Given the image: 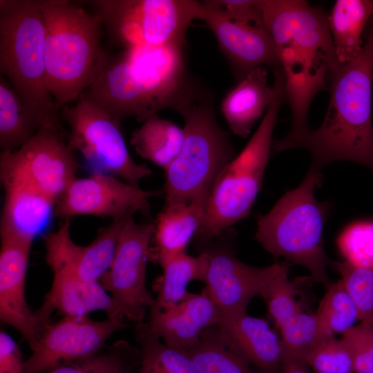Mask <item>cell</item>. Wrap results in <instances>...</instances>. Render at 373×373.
Returning <instances> with one entry per match:
<instances>
[{"label":"cell","mask_w":373,"mask_h":373,"mask_svg":"<svg viewBox=\"0 0 373 373\" xmlns=\"http://www.w3.org/2000/svg\"><path fill=\"white\" fill-rule=\"evenodd\" d=\"M265 28L271 35L285 78L291 124L284 137L273 141L277 152L289 150L311 128L307 119L316 95L327 90L340 65L322 8L303 0H262Z\"/></svg>","instance_id":"cell-1"},{"label":"cell","mask_w":373,"mask_h":373,"mask_svg":"<svg viewBox=\"0 0 373 373\" xmlns=\"http://www.w3.org/2000/svg\"><path fill=\"white\" fill-rule=\"evenodd\" d=\"M178 46H137L117 55L102 50L84 97L108 111L120 126L133 117L144 122L164 108L174 110L202 86L190 75Z\"/></svg>","instance_id":"cell-2"},{"label":"cell","mask_w":373,"mask_h":373,"mask_svg":"<svg viewBox=\"0 0 373 373\" xmlns=\"http://www.w3.org/2000/svg\"><path fill=\"white\" fill-rule=\"evenodd\" d=\"M358 55L332 73L327 111L321 126L310 128L290 149L312 155L309 168L318 171L336 161H349L373 171V19Z\"/></svg>","instance_id":"cell-3"},{"label":"cell","mask_w":373,"mask_h":373,"mask_svg":"<svg viewBox=\"0 0 373 373\" xmlns=\"http://www.w3.org/2000/svg\"><path fill=\"white\" fill-rule=\"evenodd\" d=\"M45 23L39 0L0 1V70L39 129L59 126L46 87Z\"/></svg>","instance_id":"cell-4"},{"label":"cell","mask_w":373,"mask_h":373,"mask_svg":"<svg viewBox=\"0 0 373 373\" xmlns=\"http://www.w3.org/2000/svg\"><path fill=\"white\" fill-rule=\"evenodd\" d=\"M45 23L46 87L62 108L94 77L102 49L99 17L66 0H39Z\"/></svg>","instance_id":"cell-5"},{"label":"cell","mask_w":373,"mask_h":373,"mask_svg":"<svg viewBox=\"0 0 373 373\" xmlns=\"http://www.w3.org/2000/svg\"><path fill=\"white\" fill-rule=\"evenodd\" d=\"M322 178V172L309 168L296 188L259 218L255 239L274 257L305 267L314 281L327 287V267L332 260L324 250L323 230L329 206L314 195Z\"/></svg>","instance_id":"cell-6"},{"label":"cell","mask_w":373,"mask_h":373,"mask_svg":"<svg viewBox=\"0 0 373 373\" xmlns=\"http://www.w3.org/2000/svg\"><path fill=\"white\" fill-rule=\"evenodd\" d=\"M183 117L182 149L164 171L165 205L208 197L223 168L236 155L230 135L218 122L212 95L204 88L175 109Z\"/></svg>","instance_id":"cell-7"},{"label":"cell","mask_w":373,"mask_h":373,"mask_svg":"<svg viewBox=\"0 0 373 373\" xmlns=\"http://www.w3.org/2000/svg\"><path fill=\"white\" fill-rule=\"evenodd\" d=\"M274 97L258 128L243 149L223 168L207 200L202 225L195 236L210 240L245 218L262 186L279 111L286 99L280 70L274 73Z\"/></svg>","instance_id":"cell-8"},{"label":"cell","mask_w":373,"mask_h":373,"mask_svg":"<svg viewBox=\"0 0 373 373\" xmlns=\"http://www.w3.org/2000/svg\"><path fill=\"white\" fill-rule=\"evenodd\" d=\"M90 5L113 39L123 48L137 46L186 47V32L203 19L202 1L193 0H93Z\"/></svg>","instance_id":"cell-9"},{"label":"cell","mask_w":373,"mask_h":373,"mask_svg":"<svg viewBox=\"0 0 373 373\" xmlns=\"http://www.w3.org/2000/svg\"><path fill=\"white\" fill-rule=\"evenodd\" d=\"M61 115L70 127L69 147L82 153L93 172L115 175L134 186L151 174L149 167L133 160L120 126L111 114L82 93L75 105L61 108Z\"/></svg>","instance_id":"cell-10"},{"label":"cell","mask_w":373,"mask_h":373,"mask_svg":"<svg viewBox=\"0 0 373 373\" xmlns=\"http://www.w3.org/2000/svg\"><path fill=\"white\" fill-rule=\"evenodd\" d=\"M154 224L126 219L110 268L99 280L111 296L120 321L143 322L155 298L146 287V271Z\"/></svg>","instance_id":"cell-11"},{"label":"cell","mask_w":373,"mask_h":373,"mask_svg":"<svg viewBox=\"0 0 373 373\" xmlns=\"http://www.w3.org/2000/svg\"><path fill=\"white\" fill-rule=\"evenodd\" d=\"M78 162L59 126H44L18 149L1 152L0 177H15L56 202L76 178Z\"/></svg>","instance_id":"cell-12"},{"label":"cell","mask_w":373,"mask_h":373,"mask_svg":"<svg viewBox=\"0 0 373 373\" xmlns=\"http://www.w3.org/2000/svg\"><path fill=\"white\" fill-rule=\"evenodd\" d=\"M118 320L95 321L87 316H64L50 323L24 362L23 373H46L61 365L98 354L106 340L126 327Z\"/></svg>","instance_id":"cell-13"},{"label":"cell","mask_w":373,"mask_h":373,"mask_svg":"<svg viewBox=\"0 0 373 373\" xmlns=\"http://www.w3.org/2000/svg\"><path fill=\"white\" fill-rule=\"evenodd\" d=\"M157 195L159 191L143 190L115 175L93 172L69 184L56 202L55 217L64 220L83 215L125 218L146 212L150 198Z\"/></svg>","instance_id":"cell-14"},{"label":"cell","mask_w":373,"mask_h":373,"mask_svg":"<svg viewBox=\"0 0 373 373\" xmlns=\"http://www.w3.org/2000/svg\"><path fill=\"white\" fill-rule=\"evenodd\" d=\"M207 252L209 267L204 290L221 316L246 312L249 301L256 296L265 298L275 282L289 269L287 264L281 262L264 267L251 266L229 251Z\"/></svg>","instance_id":"cell-15"},{"label":"cell","mask_w":373,"mask_h":373,"mask_svg":"<svg viewBox=\"0 0 373 373\" xmlns=\"http://www.w3.org/2000/svg\"><path fill=\"white\" fill-rule=\"evenodd\" d=\"M202 3V21L214 35L238 82L259 67L280 66L274 41L266 28L232 20L218 0Z\"/></svg>","instance_id":"cell-16"},{"label":"cell","mask_w":373,"mask_h":373,"mask_svg":"<svg viewBox=\"0 0 373 373\" xmlns=\"http://www.w3.org/2000/svg\"><path fill=\"white\" fill-rule=\"evenodd\" d=\"M128 218L113 220L86 246L73 242L70 220H64L57 231L44 238L46 260L53 274L64 273L84 281L99 282L111 265L121 230Z\"/></svg>","instance_id":"cell-17"},{"label":"cell","mask_w":373,"mask_h":373,"mask_svg":"<svg viewBox=\"0 0 373 373\" xmlns=\"http://www.w3.org/2000/svg\"><path fill=\"white\" fill-rule=\"evenodd\" d=\"M31 241L1 236L0 318L16 329L32 348L43 333L35 312L26 301L25 288Z\"/></svg>","instance_id":"cell-18"},{"label":"cell","mask_w":373,"mask_h":373,"mask_svg":"<svg viewBox=\"0 0 373 373\" xmlns=\"http://www.w3.org/2000/svg\"><path fill=\"white\" fill-rule=\"evenodd\" d=\"M149 309L151 330L166 345L184 350L196 346L204 331L218 325L221 318L204 289L201 294L189 292L169 309H161L153 303Z\"/></svg>","instance_id":"cell-19"},{"label":"cell","mask_w":373,"mask_h":373,"mask_svg":"<svg viewBox=\"0 0 373 373\" xmlns=\"http://www.w3.org/2000/svg\"><path fill=\"white\" fill-rule=\"evenodd\" d=\"M217 326L227 346L259 373H281L285 362L281 338L265 320L246 312L221 316Z\"/></svg>","instance_id":"cell-20"},{"label":"cell","mask_w":373,"mask_h":373,"mask_svg":"<svg viewBox=\"0 0 373 373\" xmlns=\"http://www.w3.org/2000/svg\"><path fill=\"white\" fill-rule=\"evenodd\" d=\"M1 182L5 191L1 236L32 242L55 217L56 201L19 178H1Z\"/></svg>","instance_id":"cell-21"},{"label":"cell","mask_w":373,"mask_h":373,"mask_svg":"<svg viewBox=\"0 0 373 373\" xmlns=\"http://www.w3.org/2000/svg\"><path fill=\"white\" fill-rule=\"evenodd\" d=\"M53 274L43 305L35 311L43 329L51 323L50 315L55 310L64 316H87L91 312L103 310L108 318L120 321L111 296L99 282L84 281L64 273Z\"/></svg>","instance_id":"cell-22"},{"label":"cell","mask_w":373,"mask_h":373,"mask_svg":"<svg viewBox=\"0 0 373 373\" xmlns=\"http://www.w3.org/2000/svg\"><path fill=\"white\" fill-rule=\"evenodd\" d=\"M274 97L273 86L267 83L264 67L251 70L225 95L220 111L230 131L245 138L266 112Z\"/></svg>","instance_id":"cell-23"},{"label":"cell","mask_w":373,"mask_h":373,"mask_svg":"<svg viewBox=\"0 0 373 373\" xmlns=\"http://www.w3.org/2000/svg\"><path fill=\"white\" fill-rule=\"evenodd\" d=\"M208 197L188 202L164 206L154 223L155 258L160 263L171 256L186 253V249L200 229Z\"/></svg>","instance_id":"cell-24"},{"label":"cell","mask_w":373,"mask_h":373,"mask_svg":"<svg viewBox=\"0 0 373 373\" xmlns=\"http://www.w3.org/2000/svg\"><path fill=\"white\" fill-rule=\"evenodd\" d=\"M373 15L372 0H337L328 23L340 64L356 57L362 50L363 31Z\"/></svg>","instance_id":"cell-25"},{"label":"cell","mask_w":373,"mask_h":373,"mask_svg":"<svg viewBox=\"0 0 373 373\" xmlns=\"http://www.w3.org/2000/svg\"><path fill=\"white\" fill-rule=\"evenodd\" d=\"M162 274L157 282V294L154 305L167 309L182 300L189 293L186 287L193 280L204 283L209 267L208 253L197 256L186 253L166 258L159 263Z\"/></svg>","instance_id":"cell-26"},{"label":"cell","mask_w":373,"mask_h":373,"mask_svg":"<svg viewBox=\"0 0 373 373\" xmlns=\"http://www.w3.org/2000/svg\"><path fill=\"white\" fill-rule=\"evenodd\" d=\"M184 139L182 128L155 115L132 133L130 142L140 157L165 171L180 153Z\"/></svg>","instance_id":"cell-27"},{"label":"cell","mask_w":373,"mask_h":373,"mask_svg":"<svg viewBox=\"0 0 373 373\" xmlns=\"http://www.w3.org/2000/svg\"><path fill=\"white\" fill-rule=\"evenodd\" d=\"M136 325V340L140 347L138 373H200L185 350L166 345L147 323Z\"/></svg>","instance_id":"cell-28"},{"label":"cell","mask_w":373,"mask_h":373,"mask_svg":"<svg viewBox=\"0 0 373 373\" xmlns=\"http://www.w3.org/2000/svg\"><path fill=\"white\" fill-rule=\"evenodd\" d=\"M39 128L26 111L21 98L0 76V148L14 151L28 142Z\"/></svg>","instance_id":"cell-29"},{"label":"cell","mask_w":373,"mask_h":373,"mask_svg":"<svg viewBox=\"0 0 373 373\" xmlns=\"http://www.w3.org/2000/svg\"><path fill=\"white\" fill-rule=\"evenodd\" d=\"M185 351L200 373H256L246 361L227 346L217 325L205 329L200 343Z\"/></svg>","instance_id":"cell-30"},{"label":"cell","mask_w":373,"mask_h":373,"mask_svg":"<svg viewBox=\"0 0 373 373\" xmlns=\"http://www.w3.org/2000/svg\"><path fill=\"white\" fill-rule=\"evenodd\" d=\"M279 330L285 362L300 361L305 363L306 358L314 348L328 337L334 336L316 313L312 314L303 311L297 314Z\"/></svg>","instance_id":"cell-31"},{"label":"cell","mask_w":373,"mask_h":373,"mask_svg":"<svg viewBox=\"0 0 373 373\" xmlns=\"http://www.w3.org/2000/svg\"><path fill=\"white\" fill-rule=\"evenodd\" d=\"M316 314L334 335L344 334L360 320L355 303L341 279L327 287Z\"/></svg>","instance_id":"cell-32"},{"label":"cell","mask_w":373,"mask_h":373,"mask_svg":"<svg viewBox=\"0 0 373 373\" xmlns=\"http://www.w3.org/2000/svg\"><path fill=\"white\" fill-rule=\"evenodd\" d=\"M140 362V350L126 341H118L108 352L61 365L46 373H120Z\"/></svg>","instance_id":"cell-33"},{"label":"cell","mask_w":373,"mask_h":373,"mask_svg":"<svg viewBox=\"0 0 373 373\" xmlns=\"http://www.w3.org/2000/svg\"><path fill=\"white\" fill-rule=\"evenodd\" d=\"M345 262L358 267H373V221L360 220L347 226L337 240Z\"/></svg>","instance_id":"cell-34"},{"label":"cell","mask_w":373,"mask_h":373,"mask_svg":"<svg viewBox=\"0 0 373 373\" xmlns=\"http://www.w3.org/2000/svg\"><path fill=\"white\" fill-rule=\"evenodd\" d=\"M357 307L359 318L373 321V267H358L347 262L332 261Z\"/></svg>","instance_id":"cell-35"},{"label":"cell","mask_w":373,"mask_h":373,"mask_svg":"<svg viewBox=\"0 0 373 373\" xmlns=\"http://www.w3.org/2000/svg\"><path fill=\"white\" fill-rule=\"evenodd\" d=\"M305 363L316 373H354L352 355L345 342L331 336L307 356Z\"/></svg>","instance_id":"cell-36"},{"label":"cell","mask_w":373,"mask_h":373,"mask_svg":"<svg viewBox=\"0 0 373 373\" xmlns=\"http://www.w3.org/2000/svg\"><path fill=\"white\" fill-rule=\"evenodd\" d=\"M297 294L298 291L289 279L287 271L275 282L264 298L278 329L303 311L296 300Z\"/></svg>","instance_id":"cell-37"},{"label":"cell","mask_w":373,"mask_h":373,"mask_svg":"<svg viewBox=\"0 0 373 373\" xmlns=\"http://www.w3.org/2000/svg\"><path fill=\"white\" fill-rule=\"evenodd\" d=\"M352 355L354 373H373V321H363L343 334Z\"/></svg>","instance_id":"cell-38"},{"label":"cell","mask_w":373,"mask_h":373,"mask_svg":"<svg viewBox=\"0 0 373 373\" xmlns=\"http://www.w3.org/2000/svg\"><path fill=\"white\" fill-rule=\"evenodd\" d=\"M233 21L265 28L262 0H218Z\"/></svg>","instance_id":"cell-39"},{"label":"cell","mask_w":373,"mask_h":373,"mask_svg":"<svg viewBox=\"0 0 373 373\" xmlns=\"http://www.w3.org/2000/svg\"><path fill=\"white\" fill-rule=\"evenodd\" d=\"M24 362L20 348L12 337L0 332V373H23Z\"/></svg>","instance_id":"cell-40"},{"label":"cell","mask_w":373,"mask_h":373,"mask_svg":"<svg viewBox=\"0 0 373 373\" xmlns=\"http://www.w3.org/2000/svg\"><path fill=\"white\" fill-rule=\"evenodd\" d=\"M307 366L303 361H287L284 363L281 373H309Z\"/></svg>","instance_id":"cell-41"},{"label":"cell","mask_w":373,"mask_h":373,"mask_svg":"<svg viewBox=\"0 0 373 373\" xmlns=\"http://www.w3.org/2000/svg\"><path fill=\"white\" fill-rule=\"evenodd\" d=\"M140 365V362L127 367L120 373H138Z\"/></svg>","instance_id":"cell-42"},{"label":"cell","mask_w":373,"mask_h":373,"mask_svg":"<svg viewBox=\"0 0 373 373\" xmlns=\"http://www.w3.org/2000/svg\"><path fill=\"white\" fill-rule=\"evenodd\" d=\"M372 17L373 18V15H372Z\"/></svg>","instance_id":"cell-43"}]
</instances>
